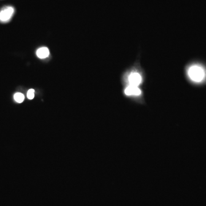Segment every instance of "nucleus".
<instances>
[{
  "instance_id": "obj_1",
  "label": "nucleus",
  "mask_w": 206,
  "mask_h": 206,
  "mask_svg": "<svg viewBox=\"0 0 206 206\" xmlns=\"http://www.w3.org/2000/svg\"><path fill=\"white\" fill-rule=\"evenodd\" d=\"M205 71L204 69L199 65H193L189 68L188 75L189 78L197 83L201 82L205 77Z\"/></svg>"
},
{
  "instance_id": "obj_2",
  "label": "nucleus",
  "mask_w": 206,
  "mask_h": 206,
  "mask_svg": "<svg viewBox=\"0 0 206 206\" xmlns=\"http://www.w3.org/2000/svg\"><path fill=\"white\" fill-rule=\"evenodd\" d=\"M14 8L12 7H7L0 11V21L7 22L12 18L14 13Z\"/></svg>"
},
{
  "instance_id": "obj_3",
  "label": "nucleus",
  "mask_w": 206,
  "mask_h": 206,
  "mask_svg": "<svg viewBox=\"0 0 206 206\" xmlns=\"http://www.w3.org/2000/svg\"><path fill=\"white\" fill-rule=\"evenodd\" d=\"M142 81V77L137 72H132L128 76V82L130 86H139Z\"/></svg>"
},
{
  "instance_id": "obj_4",
  "label": "nucleus",
  "mask_w": 206,
  "mask_h": 206,
  "mask_svg": "<svg viewBox=\"0 0 206 206\" xmlns=\"http://www.w3.org/2000/svg\"><path fill=\"white\" fill-rule=\"evenodd\" d=\"M124 93L127 96H138L141 94V90L136 86H128L124 90Z\"/></svg>"
},
{
  "instance_id": "obj_5",
  "label": "nucleus",
  "mask_w": 206,
  "mask_h": 206,
  "mask_svg": "<svg viewBox=\"0 0 206 206\" xmlns=\"http://www.w3.org/2000/svg\"><path fill=\"white\" fill-rule=\"evenodd\" d=\"M37 56L41 59H44L49 56V50L46 47H42L39 48L36 52Z\"/></svg>"
},
{
  "instance_id": "obj_6",
  "label": "nucleus",
  "mask_w": 206,
  "mask_h": 206,
  "mask_svg": "<svg viewBox=\"0 0 206 206\" xmlns=\"http://www.w3.org/2000/svg\"><path fill=\"white\" fill-rule=\"evenodd\" d=\"M24 99H25L24 95L21 93L18 92V93L15 94L14 95V99L17 103H22L24 100Z\"/></svg>"
},
{
  "instance_id": "obj_7",
  "label": "nucleus",
  "mask_w": 206,
  "mask_h": 206,
  "mask_svg": "<svg viewBox=\"0 0 206 206\" xmlns=\"http://www.w3.org/2000/svg\"><path fill=\"white\" fill-rule=\"evenodd\" d=\"M27 97L29 100H32L34 97V90L33 89H29L27 92Z\"/></svg>"
}]
</instances>
